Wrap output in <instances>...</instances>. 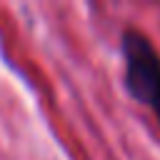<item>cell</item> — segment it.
<instances>
[{
  "label": "cell",
  "instance_id": "6da1fadb",
  "mask_svg": "<svg viewBox=\"0 0 160 160\" xmlns=\"http://www.w3.org/2000/svg\"><path fill=\"white\" fill-rule=\"evenodd\" d=\"M120 52L125 60L122 85L128 95L135 102L148 105L160 125V52L155 50L150 38L135 28L122 30Z\"/></svg>",
  "mask_w": 160,
  "mask_h": 160
}]
</instances>
